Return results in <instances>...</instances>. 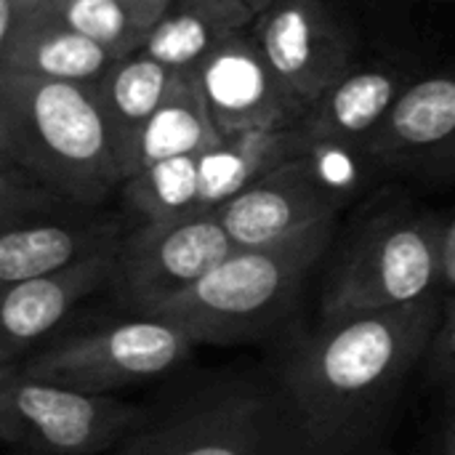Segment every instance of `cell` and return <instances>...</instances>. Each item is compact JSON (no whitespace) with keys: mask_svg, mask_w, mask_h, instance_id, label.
<instances>
[{"mask_svg":"<svg viewBox=\"0 0 455 455\" xmlns=\"http://www.w3.org/2000/svg\"><path fill=\"white\" fill-rule=\"evenodd\" d=\"M448 221L432 211H381L349 240L323 296V317L397 309L432 299L440 285Z\"/></svg>","mask_w":455,"mask_h":455,"instance_id":"obj_5","label":"cell"},{"mask_svg":"<svg viewBox=\"0 0 455 455\" xmlns=\"http://www.w3.org/2000/svg\"><path fill=\"white\" fill-rule=\"evenodd\" d=\"M333 232L336 219H328L272 245L237 248L152 317L176 325L195 344L251 339L285 312L328 251Z\"/></svg>","mask_w":455,"mask_h":455,"instance_id":"obj_3","label":"cell"},{"mask_svg":"<svg viewBox=\"0 0 455 455\" xmlns=\"http://www.w3.org/2000/svg\"><path fill=\"white\" fill-rule=\"evenodd\" d=\"M171 3L173 0H45L59 21L117 56L141 51Z\"/></svg>","mask_w":455,"mask_h":455,"instance_id":"obj_21","label":"cell"},{"mask_svg":"<svg viewBox=\"0 0 455 455\" xmlns=\"http://www.w3.org/2000/svg\"><path fill=\"white\" fill-rule=\"evenodd\" d=\"M179 75V69H171L147 51H133L120 56L93 83L125 179L133 176L136 149L147 123L160 109Z\"/></svg>","mask_w":455,"mask_h":455,"instance_id":"obj_16","label":"cell"},{"mask_svg":"<svg viewBox=\"0 0 455 455\" xmlns=\"http://www.w3.org/2000/svg\"><path fill=\"white\" fill-rule=\"evenodd\" d=\"M432 352H435V363H437L440 373H445L448 379L455 381V304L435 333Z\"/></svg>","mask_w":455,"mask_h":455,"instance_id":"obj_23","label":"cell"},{"mask_svg":"<svg viewBox=\"0 0 455 455\" xmlns=\"http://www.w3.org/2000/svg\"><path fill=\"white\" fill-rule=\"evenodd\" d=\"M235 251L216 211L141 221L120 240L112 291L136 315H155Z\"/></svg>","mask_w":455,"mask_h":455,"instance_id":"obj_8","label":"cell"},{"mask_svg":"<svg viewBox=\"0 0 455 455\" xmlns=\"http://www.w3.org/2000/svg\"><path fill=\"white\" fill-rule=\"evenodd\" d=\"M147 413L112 395H91L0 365V432L35 455H99L123 445Z\"/></svg>","mask_w":455,"mask_h":455,"instance_id":"obj_6","label":"cell"},{"mask_svg":"<svg viewBox=\"0 0 455 455\" xmlns=\"http://www.w3.org/2000/svg\"><path fill=\"white\" fill-rule=\"evenodd\" d=\"M0 157L80 208L125 184L107 117L85 83L0 72Z\"/></svg>","mask_w":455,"mask_h":455,"instance_id":"obj_2","label":"cell"},{"mask_svg":"<svg viewBox=\"0 0 455 455\" xmlns=\"http://www.w3.org/2000/svg\"><path fill=\"white\" fill-rule=\"evenodd\" d=\"M411 75L389 64H357L304 112L299 128L312 149H357L384 125L392 107L411 85Z\"/></svg>","mask_w":455,"mask_h":455,"instance_id":"obj_15","label":"cell"},{"mask_svg":"<svg viewBox=\"0 0 455 455\" xmlns=\"http://www.w3.org/2000/svg\"><path fill=\"white\" fill-rule=\"evenodd\" d=\"M445 455H455V427L445 435Z\"/></svg>","mask_w":455,"mask_h":455,"instance_id":"obj_25","label":"cell"},{"mask_svg":"<svg viewBox=\"0 0 455 455\" xmlns=\"http://www.w3.org/2000/svg\"><path fill=\"white\" fill-rule=\"evenodd\" d=\"M248 29L307 107L357 67V29L336 0H272Z\"/></svg>","mask_w":455,"mask_h":455,"instance_id":"obj_10","label":"cell"},{"mask_svg":"<svg viewBox=\"0 0 455 455\" xmlns=\"http://www.w3.org/2000/svg\"><path fill=\"white\" fill-rule=\"evenodd\" d=\"M323 155L325 149H312L291 157L216 208L237 248L272 245L339 216L357 181L328 171Z\"/></svg>","mask_w":455,"mask_h":455,"instance_id":"obj_9","label":"cell"},{"mask_svg":"<svg viewBox=\"0 0 455 455\" xmlns=\"http://www.w3.org/2000/svg\"><path fill=\"white\" fill-rule=\"evenodd\" d=\"M120 56L59 21L45 0H0V72L93 85Z\"/></svg>","mask_w":455,"mask_h":455,"instance_id":"obj_13","label":"cell"},{"mask_svg":"<svg viewBox=\"0 0 455 455\" xmlns=\"http://www.w3.org/2000/svg\"><path fill=\"white\" fill-rule=\"evenodd\" d=\"M243 3H248V5H251V8H253L256 13H261V11H264V8H267V5H269L272 0H243Z\"/></svg>","mask_w":455,"mask_h":455,"instance_id":"obj_26","label":"cell"},{"mask_svg":"<svg viewBox=\"0 0 455 455\" xmlns=\"http://www.w3.org/2000/svg\"><path fill=\"white\" fill-rule=\"evenodd\" d=\"M200 155L152 163L123 184L128 208L141 221H173L200 213Z\"/></svg>","mask_w":455,"mask_h":455,"instance_id":"obj_22","label":"cell"},{"mask_svg":"<svg viewBox=\"0 0 455 455\" xmlns=\"http://www.w3.org/2000/svg\"><path fill=\"white\" fill-rule=\"evenodd\" d=\"M195 341L176 325L136 315L99 331L75 333L29 355L19 368L35 379L91 395H112L173 371Z\"/></svg>","mask_w":455,"mask_h":455,"instance_id":"obj_7","label":"cell"},{"mask_svg":"<svg viewBox=\"0 0 455 455\" xmlns=\"http://www.w3.org/2000/svg\"><path fill=\"white\" fill-rule=\"evenodd\" d=\"M117 248L93 253L59 272L3 288L0 299V365H19L83 299L112 288Z\"/></svg>","mask_w":455,"mask_h":455,"instance_id":"obj_14","label":"cell"},{"mask_svg":"<svg viewBox=\"0 0 455 455\" xmlns=\"http://www.w3.org/2000/svg\"><path fill=\"white\" fill-rule=\"evenodd\" d=\"M453 403H455V389H453Z\"/></svg>","mask_w":455,"mask_h":455,"instance_id":"obj_27","label":"cell"},{"mask_svg":"<svg viewBox=\"0 0 455 455\" xmlns=\"http://www.w3.org/2000/svg\"><path fill=\"white\" fill-rule=\"evenodd\" d=\"M440 285L455 291V219L448 221L443 235V256H440Z\"/></svg>","mask_w":455,"mask_h":455,"instance_id":"obj_24","label":"cell"},{"mask_svg":"<svg viewBox=\"0 0 455 455\" xmlns=\"http://www.w3.org/2000/svg\"><path fill=\"white\" fill-rule=\"evenodd\" d=\"M373 168L419 184H455V59L413 77L365 147Z\"/></svg>","mask_w":455,"mask_h":455,"instance_id":"obj_11","label":"cell"},{"mask_svg":"<svg viewBox=\"0 0 455 455\" xmlns=\"http://www.w3.org/2000/svg\"><path fill=\"white\" fill-rule=\"evenodd\" d=\"M440 328L432 299L325 320L291 352L283 389L331 440L352 448L365 419L408 379Z\"/></svg>","mask_w":455,"mask_h":455,"instance_id":"obj_1","label":"cell"},{"mask_svg":"<svg viewBox=\"0 0 455 455\" xmlns=\"http://www.w3.org/2000/svg\"><path fill=\"white\" fill-rule=\"evenodd\" d=\"M312 152L299 125L224 136L200 157V213L216 211L280 163Z\"/></svg>","mask_w":455,"mask_h":455,"instance_id":"obj_18","label":"cell"},{"mask_svg":"<svg viewBox=\"0 0 455 455\" xmlns=\"http://www.w3.org/2000/svg\"><path fill=\"white\" fill-rule=\"evenodd\" d=\"M195 77L221 136L293 128L307 112V104H301L269 67L251 29L221 43L203 59Z\"/></svg>","mask_w":455,"mask_h":455,"instance_id":"obj_12","label":"cell"},{"mask_svg":"<svg viewBox=\"0 0 455 455\" xmlns=\"http://www.w3.org/2000/svg\"><path fill=\"white\" fill-rule=\"evenodd\" d=\"M221 141L224 136L219 133L208 112V104H205V96L200 91L195 72H181L176 85L171 88V93L165 96V101L152 115V120L147 123L141 133L133 173L160 160L208 152L211 147Z\"/></svg>","mask_w":455,"mask_h":455,"instance_id":"obj_20","label":"cell"},{"mask_svg":"<svg viewBox=\"0 0 455 455\" xmlns=\"http://www.w3.org/2000/svg\"><path fill=\"white\" fill-rule=\"evenodd\" d=\"M117 221H27L0 235V285L59 272L120 245Z\"/></svg>","mask_w":455,"mask_h":455,"instance_id":"obj_17","label":"cell"},{"mask_svg":"<svg viewBox=\"0 0 455 455\" xmlns=\"http://www.w3.org/2000/svg\"><path fill=\"white\" fill-rule=\"evenodd\" d=\"M259 13L243 0H173L144 48L179 72H195L232 35L248 29Z\"/></svg>","mask_w":455,"mask_h":455,"instance_id":"obj_19","label":"cell"},{"mask_svg":"<svg viewBox=\"0 0 455 455\" xmlns=\"http://www.w3.org/2000/svg\"><path fill=\"white\" fill-rule=\"evenodd\" d=\"M117 455H352V448L323 435L280 384L195 397L147 419Z\"/></svg>","mask_w":455,"mask_h":455,"instance_id":"obj_4","label":"cell"}]
</instances>
